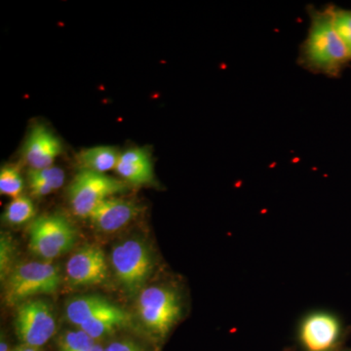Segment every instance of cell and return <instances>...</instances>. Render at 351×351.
Returning <instances> with one entry per match:
<instances>
[{"label":"cell","mask_w":351,"mask_h":351,"mask_svg":"<svg viewBox=\"0 0 351 351\" xmlns=\"http://www.w3.org/2000/svg\"><path fill=\"white\" fill-rule=\"evenodd\" d=\"M115 171L124 181L132 184H152L154 180L151 154L143 147L127 149L120 154Z\"/></svg>","instance_id":"12"},{"label":"cell","mask_w":351,"mask_h":351,"mask_svg":"<svg viewBox=\"0 0 351 351\" xmlns=\"http://www.w3.org/2000/svg\"><path fill=\"white\" fill-rule=\"evenodd\" d=\"M110 265L119 285L133 297L144 290L154 271V260L151 249L143 240L130 239L113 247Z\"/></svg>","instance_id":"3"},{"label":"cell","mask_w":351,"mask_h":351,"mask_svg":"<svg viewBox=\"0 0 351 351\" xmlns=\"http://www.w3.org/2000/svg\"><path fill=\"white\" fill-rule=\"evenodd\" d=\"M287 351H294V350H287ZM339 351H341V350H339Z\"/></svg>","instance_id":"29"},{"label":"cell","mask_w":351,"mask_h":351,"mask_svg":"<svg viewBox=\"0 0 351 351\" xmlns=\"http://www.w3.org/2000/svg\"><path fill=\"white\" fill-rule=\"evenodd\" d=\"M24 180L16 166H3L0 170V193L10 197H19L24 189Z\"/></svg>","instance_id":"17"},{"label":"cell","mask_w":351,"mask_h":351,"mask_svg":"<svg viewBox=\"0 0 351 351\" xmlns=\"http://www.w3.org/2000/svg\"><path fill=\"white\" fill-rule=\"evenodd\" d=\"M138 211L140 208L131 201L110 197L95 208L88 219L99 232L112 233L125 228Z\"/></svg>","instance_id":"11"},{"label":"cell","mask_w":351,"mask_h":351,"mask_svg":"<svg viewBox=\"0 0 351 351\" xmlns=\"http://www.w3.org/2000/svg\"><path fill=\"white\" fill-rule=\"evenodd\" d=\"M27 175L38 178L47 182L50 186L56 189L61 188L64 182V172L60 167L50 166L43 169H29Z\"/></svg>","instance_id":"21"},{"label":"cell","mask_w":351,"mask_h":351,"mask_svg":"<svg viewBox=\"0 0 351 351\" xmlns=\"http://www.w3.org/2000/svg\"><path fill=\"white\" fill-rule=\"evenodd\" d=\"M16 257L15 245L12 237L6 233H1L0 239V277L2 281H5L7 276L14 269L13 263Z\"/></svg>","instance_id":"20"},{"label":"cell","mask_w":351,"mask_h":351,"mask_svg":"<svg viewBox=\"0 0 351 351\" xmlns=\"http://www.w3.org/2000/svg\"><path fill=\"white\" fill-rule=\"evenodd\" d=\"M11 351H18L17 348H16V350H11Z\"/></svg>","instance_id":"28"},{"label":"cell","mask_w":351,"mask_h":351,"mask_svg":"<svg viewBox=\"0 0 351 351\" xmlns=\"http://www.w3.org/2000/svg\"><path fill=\"white\" fill-rule=\"evenodd\" d=\"M62 152L57 136L43 124L32 127L25 140L23 156L29 169H43L53 166Z\"/></svg>","instance_id":"10"},{"label":"cell","mask_w":351,"mask_h":351,"mask_svg":"<svg viewBox=\"0 0 351 351\" xmlns=\"http://www.w3.org/2000/svg\"><path fill=\"white\" fill-rule=\"evenodd\" d=\"M107 299L97 295L73 298L66 306V316L69 322L80 328L95 314L108 304Z\"/></svg>","instance_id":"15"},{"label":"cell","mask_w":351,"mask_h":351,"mask_svg":"<svg viewBox=\"0 0 351 351\" xmlns=\"http://www.w3.org/2000/svg\"><path fill=\"white\" fill-rule=\"evenodd\" d=\"M126 189L125 182L106 174L82 170L69 186V204L75 216L89 218L101 202L123 193Z\"/></svg>","instance_id":"6"},{"label":"cell","mask_w":351,"mask_h":351,"mask_svg":"<svg viewBox=\"0 0 351 351\" xmlns=\"http://www.w3.org/2000/svg\"><path fill=\"white\" fill-rule=\"evenodd\" d=\"M341 351H351V348H343Z\"/></svg>","instance_id":"27"},{"label":"cell","mask_w":351,"mask_h":351,"mask_svg":"<svg viewBox=\"0 0 351 351\" xmlns=\"http://www.w3.org/2000/svg\"><path fill=\"white\" fill-rule=\"evenodd\" d=\"M36 213L34 202L27 196L21 195L7 205L3 219L8 225L22 226L34 221Z\"/></svg>","instance_id":"16"},{"label":"cell","mask_w":351,"mask_h":351,"mask_svg":"<svg viewBox=\"0 0 351 351\" xmlns=\"http://www.w3.org/2000/svg\"><path fill=\"white\" fill-rule=\"evenodd\" d=\"M329 13L332 27L345 44L351 59V11L332 10Z\"/></svg>","instance_id":"19"},{"label":"cell","mask_w":351,"mask_h":351,"mask_svg":"<svg viewBox=\"0 0 351 351\" xmlns=\"http://www.w3.org/2000/svg\"><path fill=\"white\" fill-rule=\"evenodd\" d=\"M18 351H41L40 348H32V346H21L17 348Z\"/></svg>","instance_id":"26"},{"label":"cell","mask_w":351,"mask_h":351,"mask_svg":"<svg viewBox=\"0 0 351 351\" xmlns=\"http://www.w3.org/2000/svg\"><path fill=\"white\" fill-rule=\"evenodd\" d=\"M0 351H11L9 350L8 343H7V339L4 338L3 335L1 336V341H0Z\"/></svg>","instance_id":"25"},{"label":"cell","mask_w":351,"mask_h":351,"mask_svg":"<svg viewBox=\"0 0 351 351\" xmlns=\"http://www.w3.org/2000/svg\"><path fill=\"white\" fill-rule=\"evenodd\" d=\"M27 177H29V188H31L32 195L41 197V196L50 195L55 191L52 186L43 180L29 175H27Z\"/></svg>","instance_id":"23"},{"label":"cell","mask_w":351,"mask_h":351,"mask_svg":"<svg viewBox=\"0 0 351 351\" xmlns=\"http://www.w3.org/2000/svg\"><path fill=\"white\" fill-rule=\"evenodd\" d=\"M77 241L75 228L61 215H44L32 221L29 246L34 255L52 261L68 253Z\"/></svg>","instance_id":"5"},{"label":"cell","mask_w":351,"mask_h":351,"mask_svg":"<svg viewBox=\"0 0 351 351\" xmlns=\"http://www.w3.org/2000/svg\"><path fill=\"white\" fill-rule=\"evenodd\" d=\"M119 156L115 147L99 145L83 149L77 156V161L82 170L106 174L108 171L115 170Z\"/></svg>","instance_id":"14"},{"label":"cell","mask_w":351,"mask_h":351,"mask_svg":"<svg viewBox=\"0 0 351 351\" xmlns=\"http://www.w3.org/2000/svg\"><path fill=\"white\" fill-rule=\"evenodd\" d=\"M130 322V315L121 307L108 302L93 317L80 327L90 338L99 341L112 336L115 332L126 327Z\"/></svg>","instance_id":"13"},{"label":"cell","mask_w":351,"mask_h":351,"mask_svg":"<svg viewBox=\"0 0 351 351\" xmlns=\"http://www.w3.org/2000/svg\"><path fill=\"white\" fill-rule=\"evenodd\" d=\"M87 351H105V346L101 345L100 341H96Z\"/></svg>","instance_id":"24"},{"label":"cell","mask_w":351,"mask_h":351,"mask_svg":"<svg viewBox=\"0 0 351 351\" xmlns=\"http://www.w3.org/2000/svg\"><path fill=\"white\" fill-rule=\"evenodd\" d=\"M182 300L174 288L152 286L138 294V314L143 326L158 341L167 338L182 317Z\"/></svg>","instance_id":"2"},{"label":"cell","mask_w":351,"mask_h":351,"mask_svg":"<svg viewBox=\"0 0 351 351\" xmlns=\"http://www.w3.org/2000/svg\"><path fill=\"white\" fill-rule=\"evenodd\" d=\"M304 57L309 66L332 73L350 59L345 44L332 27L330 13L316 16L304 45Z\"/></svg>","instance_id":"4"},{"label":"cell","mask_w":351,"mask_h":351,"mask_svg":"<svg viewBox=\"0 0 351 351\" xmlns=\"http://www.w3.org/2000/svg\"><path fill=\"white\" fill-rule=\"evenodd\" d=\"M105 351H147L144 346L130 339H119L105 346Z\"/></svg>","instance_id":"22"},{"label":"cell","mask_w":351,"mask_h":351,"mask_svg":"<svg viewBox=\"0 0 351 351\" xmlns=\"http://www.w3.org/2000/svg\"><path fill=\"white\" fill-rule=\"evenodd\" d=\"M346 332L337 316L315 313L302 321L299 341L304 351H339L343 350Z\"/></svg>","instance_id":"8"},{"label":"cell","mask_w":351,"mask_h":351,"mask_svg":"<svg viewBox=\"0 0 351 351\" xmlns=\"http://www.w3.org/2000/svg\"><path fill=\"white\" fill-rule=\"evenodd\" d=\"M62 284L59 267L48 262H31L14 267L4 281V298L16 306L38 295L56 292Z\"/></svg>","instance_id":"1"},{"label":"cell","mask_w":351,"mask_h":351,"mask_svg":"<svg viewBox=\"0 0 351 351\" xmlns=\"http://www.w3.org/2000/svg\"><path fill=\"white\" fill-rule=\"evenodd\" d=\"M66 272L71 287H91L104 283L108 277L105 253L97 245H85L69 258Z\"/></svg>","instance_id":"9"},{"label":"cell","mask_w":351,"mask_h":351,"mask_svg":"<svg viewBox=\"0 0 351 351\" xmlns=\"http://www.w3.org/2000/svg\"><path fill=\"white\" fill-rule=\"evenodd\" d=\"M96 341L77 328L75 330H68L60 336L58 341V351H87Z\"/></svg>","instance_id":"18"},{"label":"cell","mask_w":351,"mask_h":351,"mask_svg":"<svg viewBox=\"0 0 351 351\" xmlns=\"http://www.w3.org/2000/svg\"><path fill=\"white\" fill-rule=\"evenodd\" d=\"M15 330L23 346L41 348L56 334L54 311L43 300H29L16 311Z\"/></svg>","instance_id":"7"}]
</instances>
